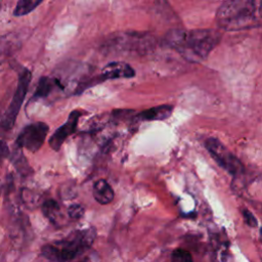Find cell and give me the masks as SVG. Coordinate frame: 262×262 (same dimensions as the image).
Here are the masks:
<instances>
[{
	"label": "cell",
	"instance_id": "7a4b0ae2",
	"mask_svg": "<svg viewBox=\"0 0 262 262\" xmlns=\"http://www.w3.org/2000/svg\"><path fill=\"white\" fill-rule=\"evenodd\" d=\"M95 238L94 227L75 230L62 239L44 245L41 255L48 262H71L89 250Z\"/></svg>",
	"mask_w": 262,
	"mask_h": 262
},
{
	"label": "cell",
	"instance_id": "8fae6325",
	"mask_svg": "<svg viewBox=\"0 0 262 262\" xmlns=\"http://www.w3.org/2000/svg\"><path fill=\"white\" fill-rule=\"evenodd\" d=\"M93 196L98 204L107 205L114 200L115 192L106 180L98 179L93 184Z\"/></svg>",
	"mask_w": 262,
	"mask_h": 262
},
{
	"label": "cell",
	"instance_id": "52a82bcc",
	"mask_svg": "<svg viewBox=\"0 0 262 262\" xmlns=\"http://www.w3.org/2000/svg\"><path fill=\"white\" fill-rule=\"evenodd\" d=\"M32 79V74L31 72L24 68L21 70V72H19L18 74V82H17V87L16 90L14 92V95L12 97V100L10 102V104L8 105L6 112L4 113L2 120H1V126L6 129L9 130L13 127L17 115L19 113L20 106L25 100L26 94L28 92V88L30 85Z\"/></svg>",
	"mask_w": 262,
	"mask_h": 262
},
{
	"label": "cell",
	"instance_id": "8992f818",
	"mask_svg": "<svg viewBox=\"0 0 262 262\" xmlns=\"http://www.w3.org/2000/svg\"><path fill=\"white\" fill-rule=\"evenodd\" d=\"M134 76H135V71L129 63L124 61H113L107 63L102 69L101 73L98 76L81 80L78 83L75 94H80L87 88L92 87L96 84L102 83L106 80L120 79V78H132Z\"/></svg>",
	"mask_w": 262,
	"mask_h": 262
},
{
	"label": "cell",
	"instance_id": "5bb4252c",
	"mask_svg": "<svg viewBox=\"0 0 262 262\" xmlns=\"http://www.w3.org/2000/svg\"><path fill=\"white\" fill-rule=\"evenodd\" d=\"M43 0H18L13 14L15 16H23L31 11H33L39 4H41Z\"/></svg>",
	"mask_w": 262,
	"mask_h": 262
},
{
	"label": "cell",
	"instance_id": "2e32d148",
	"mask_svg": "<svg viewBox=\"0 0 262 262\" xmlns=\"http://www.w3.org/2000/svg\"><path fill=\"white\" fill-rule=\"evenodd\" d=\"M85 209L79 204H73L68 208V214L73 219H80L83 217Z\"/></svg>",
	"mask_w": 262,
	"mask_h": 262
},
{
	"label": "cell",
	"instance_id": "e0dca14e",
	"mask_svg": "<svg viewBox=\"0 0 262 262\" xmlns=\"http://www.w3.org/2000/svg\"><path fill=\"white\" fill-rule=\"evenodd\" d=\"M243 216H244V221L250 227H257L258 226V221H257L256 217L253 215V213L251 211H249L248 209H244L243 210Z\"/></svg>",
	"mask_w": 262,
	"mask_h": 262
},
{
	"label": "cell",
	"instance_id": "5b68a950",
	"mask_svg": "<svg viewBox=\"0 0 262 262\" xmlns=\"http://www.w3.org/2000/svg\"><path fill=\"white\" fill-rule=\"evenodd\" d=\"M205 147L213 160L227 173L232 176H237L244 173L245 168L243 163L217 138H208L205 141Z\"/></svg>",
	"mask_w": 262,
	"mask_h": 262
},
{
	"label": "cell",
	"instance_id": "7c38bea8",
	"mask_svg": "<svg viewBox=\"0 0 262 262\" xmlns=\"http://www.w3.org/2000/svg\"><path fill=\"white\" fill-rule=\"evenodd\" d=\"M56 87L62 88V85L60 84L59 80H57L56 78H51V77H41L38 85L36 87V91L34 93L33 98L37 99V98H45L47 97Z\"/></svg>",
	"mask_w": 262,
	"mask_h": 262
},
{
	"label": "cell",
	"instance_id": "ba28073f",
	"mask_svg": "<svg viewBox=\"0 0 262 262\" xmlns=\"http://www.w3.org/2000/svg\"><path fill=\"white\" fill-rule=\"evenodd\" d=\"M49 127L44 122H35L27 125L18 134L16 144L29 151L36 152L43 145L48 134Z\"/></svg>",
	"mask_w": 262,
	"mask_h": 262
},
{
	"label": "cell",
	"instance_id": "30bf717a",
	"mask_svg": "<svg viewBox=\"0 0 262 262\" xmlns=\"http://www.w3.org/2000/svg\"><path fill=\"white\" fill-rule=\"evenodd\" d=\"M173 112V106L170 104H163L154 106L147 110H144L137 114L134 119L139 122H145V121H162L166 120L171 116Z\"/></svg>",
	"mask_w": 262,
	"mask_h": 262
},
{
	"label": "cell",
	"instance_id": "9a60e30c",
	"mask_svg": "<svg viewBox=\"0 0 262 262\" xmlns=\"http://www.w3.org/2000/svg\"><path fill=\"white\" fill-rule=\"evenodd\" d=\"M171 262H193V259L188 251L175 249L171 254Z\"/></svg>",
	"mask_w": 262,
	"mask_h": 262
},
{
	"label": "cell",
	"instance_id": "9c48e42d",
	"mask_svg": "<svg viewBox=\"0 0 262 262\" xmlns=\"http://www.w3.org/2000/svg\"><path fill=\"white\" fill-rule=\"evenodd\" d=\"M82 114L83 113L80 111H72L66 123H63L59 128H57L53 132V134L49 138V145L53 150L55 151L59 150L64 140L76 131L78 126V121L82 116Z\"/></svg>",
	"mask_w": 262,
	"mask_h": 262
},
{
	"label": "cell",
	"instance_id": "3957f363",
	"mask_svg": "<svg viewBox=\"0 0 262 262\" xmlns=\"http://www.w3.org/2000/svg\"><path fill=\"white\" fill-rule=\"evenodd\" d=\"M217 24L226 31H239L258 26L256 0H224L220 5Z\"/></svg>",
	"mask_w": 262,
	"mask_h": 262
},
{
	"label": "cell",
	"instance_id": "4fadbf2b",
	"mask_svg": "<svg viewBox=\"0 0 262 262\" xmlns=\"http://www.w3.org/2000/svg\"><path fill=\"white\" fill-rule=\"evenodd\" d=\"M43 214L54 225H59L63 221V215L59 204L54 200H47L42 205Z\"/></svg>",
	"mask_w": 262,
	"mask_h": 262
},
{
	"label": "cell",
	"instance_id": "ac0fdd59",
	"mask_svg": "<svg viewBox=\"0 0 262 262\" xmlns=\"http://www.w3.org/2000/svg\"><path fill=\"white\" fill-rule=\"evenodd\" d=\"M0 9H1V0H0Z\"/></svg>",
	"mask_w": 262,
	"mask_h": 262
},
{
	"label": "cell",
	"instance_id": "277c9868",
	"mask_svg": "<svg viewBox=\"0 0 262 262\" xmlns=\"http://www.w3.org/2000/svg\"><path fill=\"white\" fill-rule=\"evenodd\" d=\"M108 48H115L113 50L136 52L139 54L146 53L152 48L154 39L150 35L145 33L131 32L123 33L120 35H114L112 39L107 41Z\"/></svg>",
	"mask_w": 262,
	"mask_h": 262
},
{
	"label": "cell",
	"instance_id": "6da1fadb",
	"mask_svg": "<svg viewBox=\"0 0 262 262\" xmlns=\"http://www.w3.org/2000/svg\"><path fill=\"white\" fill-rule=\"evenodd\" d=\"M221 39V34L212 29L181 30L167 33L166 44L189 62L205 60Z\"/></svg>",
	"mask_w": 262,
	"mask_h": 262
}]
</instances>
